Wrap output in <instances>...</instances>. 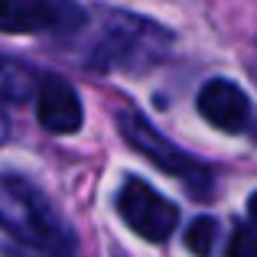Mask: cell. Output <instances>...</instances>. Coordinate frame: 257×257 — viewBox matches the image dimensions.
I'll use <instances>...</instances> for the list:
<instances>
[{
	"label": "cell",
	"mask_w": 257,
	"mask_h": 257,
	"mask_svg": "<svg viewBox=\"0 0 257 257\" xmlns=\"http://www.w3.org/2000/svg\"><path fill=\"white\" fill-rule=\"evenodd\" d=\"M0 231H7L30 251H75L72 228L62 221V215L33 182L20 179V176H0Z\"/></svg>",
	"instance_id": "cell-1"
},
{
	"label": "cell",
	"mask_w": 257,
	"mask_h": 257,
	"mask_svg": "<svg viewBox=\"0 0 257 257\" xmlns=\"http://www.w3.org/2000/svg\"><path fill=\"white\" fill-rule=\"evenodd\" d=\"M166 43H170V33L153 26L150 20L117 13L114 23L104 30L101 43L94 46L88 65L91 69H144L157 62Z\"/></svg>",
	"instance_id": "cell-2"
},
{
	"label": "cell",
	"mask_w": 257,
	"mask_h": 257,
	"mask_svg": "<svg viewBox=\"0 0 257 257\" xmlns=\"http://www.w3.org/2000/svg\"><path fill=\"white\" fill-rule=\"evenodd\" d=\"M117 131L137 153H144V157L150 160L153 166H160L163 173L182 179L195 195L212 192V173H208V166H202L199 160H192L176 144H170L140 111H120L117 114Z\"/></svg>",
	"instance_id": "cell-3"
},
{
	"label": "cell",
	"mask_w": 257,
	"mask_h": 257,
	"mask_svg": "<svg viewBox=\"0 0 257 257\" xmlns=\"http://www.w3.org/2000/svg\"><path fill=\"white\" fill-rule=\"evenodd\" d=\"M114 205H117V215L127 221V228H134L144 241H153V244L166 241L179 225V208L137 176L120 182Z\"/></svg>",
	"instance_id": "cell-4"
},
{
	"label": "cell",
	"mask_w": 257,
	"mask_h": 257,
	"mask_svg": "<svg viewBox=\"0 0 257 257\" xmlns=\"http://www.w3.org/2000/svg\"><path fill=\"white\" fill-rule=\"evenodd\" d=\"M82 23L75 0H0V33H72Z\"/></svg>",
	"instance_id": "cell-5"
},
{
	"label": "cell",
	"mask_w": 257,
	"mask_h": 257,
	"mask_svg": "<svg viewBox=\"0 0 257 257\" xmlns=\"http://www.w3.org/2000/svg\"><path fill=\"white\" fill-rule=\"evenodd\" d=\"M36 117L49 134H75L82 127V101L59 75H43L36 85Z\"/></svg>",
	"instance_id": "cell-6"
},
{
	"label": "cell",
	"mask_w": 257,
	"mask_h": 257,
	"mask_svg": "<svg viewBox=\"0 0 257 257\" xmlns=\"http://www.w3.org/2000/svg\"><path fill=\"white\" fill-rule=\"evenodd\" d=\"M199 114L225 134H241L251 120V101L234 82L212 78L199 91Z\"/></svg>",
	"instance_id": "cell-7"
},
{
	"label": "cell",
	"mask_w": 257,
	"mask_h": 257,
	"mask_svg": "<svg viewBox=\"0 0 257 257\" xmlns=\"http://www.w3.org/2000/svg\"><path fill=\"white\" fill-rule=\"evenodd\" d=\"M36 72L26 69L17 59L0 56V101H10V104H20L30 94H36Z\"/></svg>",
	"instance_id": "cell-8"
},
{
	"label": "cell",
	"mask_w": 257,
	"mask_h": 257,
	"mask_svg": "<svg viewBox=\"0 0 257 257\" xmlns=\"http://www.w3.org/2000/svg\"><path fill=\"white\" fill-rule=\"evenodd\" d=\"M215 241H218V221L208 218V215H199L186 228V247L192 254H212Z\"/></svg>",
	"instance_id": "cell-9"
},
{
	"label": "cell",
	"mask_w": 257,
	"mask_h": 257,
	"mask_svg": "<svg viewBox=\"0 0 257 257\" xmlns=\"http://www.w3.org/2000/svg\"><path fill=\"white\" fill-rule=\"evenodd\" d=\"M228 254H234V257H257V231H251V228H234L231 241H228Z\"/></svg>",
	"instance_id": "cell-10"
},
{
	"label": "cell",
	"mask_w": 257,
	"mask_h": 257,
	"mask_svg": "<svg viewBox=\"0 0 257 257\" xmlns=\"http://www.w3.org/2000/svg\"><path fill=\"white\" fill-rule=\"evenodd\" d=\"M247 215H251V221H254V228H257V192L247 199Z\"/></svg>",
	"instance_id": "cell-11"
},
{
	"label": "cell",
	"mask_w": 257,
	"mask_h": 257,
	"mask_svg": "<svg viewBox=\"0 0 257 257\" xmlns=\"http://www.w3.org/2000/svg\"><path fill=\"white\" fill-rule=\"evenodd\" d=\"M7 127H10V124H7V117H4V114H0V144H4V140L10 137V131H7Z\"/></svg>",
	"instance_id": "cell-12"
}]
</instances>
